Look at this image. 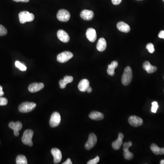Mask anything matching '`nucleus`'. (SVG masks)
I'll use <instances>...</instances> for the list:
<instances>
[{
	"instance_id": "6ab92c4d",
	"label": "nucleus",
	"mask_w": 164,
	"mask_h": 164,
	"mask_svg": "<svg viewBox=\"0 0 164 164\" xmlns=\"http://www.w3.org/2000/svg\"><path fill=\"white\" fill-rule=\"evenodd\" d=\"M143 68L144 70H146L147 73H154L157 69L156 67L152 65L148 61H145L143 64Z\"/></svg>"
},
{
	"instance_id": "f03ea898",
	"label": "nucleus",
	"mask_w": 164,
	"mask_h": 164,
	"mask_svg": "<svg viewBox=\"0 0 164 164\" xmlns=\"http://www.w3.org/2000/svg\"><path fill=\"white\" fill-rule=\"evenodd\" d=\"M20 22L22 24H25L27 22H31L34 20V15L28 11L20 12L19 14Z\"/></svg>"
},
{
	"instance_id": "ea45409f",
	"label": "nucleus",
	"mask_w": 164,
	"mask_h": 164,
	"mask_svg": "<svg viewBox=\"0 0 164 164\" xmlns=\"http://www.w3.org/2000/svg\"><path fill=\"white\" fill-rule=\"evenodd\" d=\"M163 1H164V0H163Z\"/></svg>"
},
{
	"instance_id": "58836bf2",
	"label": "nucleus",
	"mask_w": 164,
	"mask_h": 164,
	"mask_svg": "<svg viewBox=\"0 0 164 164\" xmlns=\"http://www.w3.org/2000/svg\"><path fill=\"white\" fill-rule=\"evenodd\" d=\"M160 164H164V160H161V162H160Z\"/></svg>"
},
{
	"instance_id": "a211bd4d",
	"label": "nucleus",
	"mask_w": 164,
	"mask_h": 164,
	"mask_svg": "<svg viewBox=\"0 0 164 164\" xmlns=\"http://www.w3.org/2000/svg\"><path fill=\"white\" fill-rule=\"evenodd\" d=\"M89 86V81L86 79H84L81 80L78 84V89L81 92H85L87 91V89Z\"/></svg>"
},
{
	"instance_id": "20e7f679",
	"label": "nucleus",
	"mask_w": 164,
	"mask_h": 164,
	"mask_svg": "<svg viewBox=\"0 0 164 164\" xmlns=\"http://www.w3.org/2000/svg\"><path fill=\"white\" fill-rule=\"evenodd\" d=\"M37 105L33 102H24L20 105L18 110L21 113H26L33 111L36 108Z\"/></svg>"
},
{
	"instance_id": "c9c22d12",
	"label": "nucleus",
	"mask_w": 164,
	"mask_h": 164,
	"mask_svg": "<svg viewBox=\"0 0 164 164\" xmlns=\"http://www.w3.org/2000/svg\"><path fill=\"white\" fill-rule=\"evenodd\" d=\"M4 93L3 92V89H2V86L0 85V97H2L4 95Z\"/></svg>"
},
{
	"instance_id": "c85d7f7f",
	"label": "nucleus",
	"mask_w": 164,
	"mask_h": 164,
	"mask_svg": "<svg viewBox=\"0 0 164 164\" xmlns=\"http://www.w3.org/2000/svg\"><path fill=\"white\" fill-rule=\"evenodd\" d=\"M146 48L147 50H148L149 52L150 53H153L154 52H155V48H154V46L152 43H149V44H148L146 45Z\"/></svg>"
},
{
	"instance_id": "4c0bfd02",
	"label": "nucleus",
	"mask_w": 164,
	"mask_h": 164,
	"mask_svg": "<svg viewBox=\"0 0 164 164\" xmlns=\"http://www.w3.org/2000/svg\"><path fill=\"white\" fill-rule=\"evenodd\" d=\"M87 91L88 93H91V92L92 91V89L91 88V87H90V86H89V87L88 88Z\"/></svg>"
},
{
	"instance_id": "cd10ccee",
	"label": "nucleus",
	"mask_w": 164,
	"mask_h": 164,
	"mask_svg": "<svg viewBox=\"0 0 164 164\" xmlns=\"http://www.w3.org/2000/svg\"><path fill=\"white\" fill-rule=\"evenodd\" d=\"M152 112L154 113H156L157 110L158 109V103L156 101H154L152 103Z\"/></svg>"
},
{
	"instance_id": "aec40b11",
	"label": "nucleus",
	"mask_w": 164,
	"mask_h": 164,
	"mask_svg": "<svg viewBox=\"0 0 164 164\" xmlns=\"http://www.w3.org/2000/svg\"><path fill=\"white\" fill-rule=\"evenodd\" d=\"M73 77L66 76L64 77V80H60L59 82L60 88L62 89H64L66 87L67 84L71 83L73 81Z\"/></svg>"
},
{
	"instance_id": "6e6552de",
	"label": "nucleus",
	"mask_w": 164,
	"mask_h": 164,
	"mask_svg": "<svg viewBox=\"0 0 164 164\" xmlns=\"http://www.w3.org/2000/svg\"><path fill=\"white\" fill-rule=\"evenodd\" d=\"M97 142V138L95 134L93 133H91L89 136L88 141L85 145V148L87 150H90L93 148Z\"/></svg>"
},
{
	"instance_id": "4468645a",
	"label": "nucleus",
	"mask_w": 164,
	"mask_h": 164,
	"mask_svg": "<svg viewBox=\"0 0 164 164\" xmlns=\"http://www.w3.org/2000/svg\"><path fill=\"white\" fill-rule=\"evenodd\" d=\"M86 35L88 40L91 42H94L96 40V32L95 30L92 28H89L87 29Z\"/></svg>"
},
{
	"instance_id": "dca6fc26",
	"label": "nucleus",
	"mask_w": 164,
	"mask_h": 164,
	"mask_svg": "<svg viewBox=\"0 0 164 164\" xmlns=\"http://www.w3.org/2000/svg\"><path fill=\"white\" fill-rule=\"evenodd\" d=\"M57 36L61 41L65 43L69 42L70 40V37L68 33L63 30H60L57 31Z\"/></svg>"
},
{
	"instance_id": "72a5a7b5",
	"label": "nucleus",
	"mask_w": 164,
	"mask_h": 164,
	"mask_svg": "<svg viewBox=\"0 0 164 164\" xmlns=\"http://www.w3.org/2000/svg\"><path fill=\"white\" fill-rule=\"evenodd\" d=\"M158 36L160 38H163L164 39V31H161L160 33H159Z\"/></svg>"
},
{
	"instance_id": "e433bc0d",
	"label": "nucleus",
	"mask_w": 164,
	"mask_h": 164,
	"mask_svg": "<svg viewBox=\"0 0 164 164\" xmlns=\"http://www.w3.org/2000/svg\"><path fill=\"white\" fill-rule=\"evenodd\" d=\"M13 1L16 2H28L30 0H13Z\"/></svg>"
},
{
	"instance_id": "39448f33",
	"label": "nucleus",
	"mask_w": 164,
	"mask_h": 164,
	"mask_svg": "<svg viewBox=\"0 0 164 164\" xmlns=\"http://www.w3.org/2000/svg\"><path fill=\"white\" fill-rule=\"evenodd\" d=\"M73 56V54L71 52L65 51L58 54L57 57V60L60 63H65L69 60Z\"/></svg>"
},
{
	"instance_id": "ddd939ff",
	"label": "nucleus",
	"mask_w": 164,
	"mask_h": 164,
	"mask_svg": "<svg viewBox=\"0 0 164 164\" xmlns=\"http://www.w3.org/2000/svg\"><path fill=\"white\" fill-rule=\"evenodd\" d=\"M80 17L84 20H91L94 17V13L91 10H84L81 12Z\"/></svg>"
},
{
	"instance_id": "7ed1b4c3",
	"label": "nucleus",
	"mask_w": 164,
	"mask_h": 164,
	"mask_svg": "<svg viewBox=\"0 0 164 164\" xmlns=\"http://www.w3.org/2000/svg\"><path fill=\"white\" fill-rule=\"evenodd\" d=\"M33 132L31 129H27L25 130L22 136V143L26 145H28L29 146H32L33 145L32 138L33 136Z\"/></svg>"
},
{
	"instance_id": "f257e3e1",
	"label": "nucleus",
	"mask_w": 164,
	"mask_h": 164,
	"mask_svg": "<svg viewBox=\"0 0 164 164\" xmlns=\"http://www.w3.org/2000/svg\"><path fill=\"white\" fill-rule=\"evenodd\" d=\"M133 78L132 71L131 68L127 66L125 69L122 77V83L125 86H127L130 84Z\"/></svg>"
},
{
	"instance_id": "bb28decb",
	"label": "nucleus",
	"mask_w": 164,
	"mask_h": 164,
	"mask_svg": "<svg viewBox=\"0 0 164 164\" xmlns=\"http://www.w3.org/2000/svg\"><path fill=\"white\" fill-rule=\"evenodd\" d=\"M15 66L17 68L22 71H25L27 70V67L24 64H21L20 62L17 61L15 62Z\"/></svg>"
},
{
	"instance_id": "f704fd0d",
	"label": "nucleus",
	"mask_w": 164,
	"mask_h": 164,
	"mask_svg": "<svg viewBox=\"0 0 164 164\" xmlns=\"http://www.w3.org/2000/svg\"><path fill=\"white\" fill-rule=\"evenodd\" d=\"M63 164H72V162L71 161V159L70 158H68L67 161L63 163Z\"/></svg>"
},
{
	"instance_id": "7c9ffc66",
	"label": "nucleus",
	"mask_w": 164,
	"mask_h": 164,
	"mask_svg": "<svg viewBox=\"0 0 164 164\" xmlns=\"http://www.w3.org/2000/svg\"><path fill=\"white\" fill-rule=\"evenodd\" d=\"M100 161V157L98 156L96 157L94 159L90 160L89 161H88L87 164H96L98 163Z\"/></svg>"
},
{
	"instance_id": "423d86ee",
	"label": "nucleus",
	"mask_w": 164,
	"mask_h": 164,
	"mask_svg": "<svg viewBox=\"0 0 164 164\" xmlns=\"http://www.w3.org/2000/svg\"><path fill=\"white\" fill-rule=\"evenodd\" d=\"M57 17L60 21L62 22H67L70 19V13L66 10H60V11L57 12Z\"/></svg>"
},
{
	"instance_id": "473e14b6",
	"label": "nucleus",
	"mask_w": 164,
	"mask_h": 164,
	"mask_svg": "<svg viewBox=\"0 0 164 164\" xmlns=\"http://www.w3.org/2000/svg\"><path fill=\"white\" fill-rule=\"evenodd\" d=\"M122 0H112V2L114 5H118L121 2Z\"/></svg>"
},
{
	"instance_id": "9d476101",
	"label": "nucleus",
	"mask_w": 164,
	"mask_h": 164,
	"mask_svg": "<svg viewBox=\"0 0 164 164\" xmlns=\"http://www.w3.org/2000/svg\"><path fill=\"white\" fill-rule=\"evenodd\" d=\"M129 123L133 127H139L142 125L143 121L142 119L136 116H131L129 118Z\"/></svg>"
},
{
	"instance_id": "f8f14e48",
	"label": "nucleus",
	"mask_w": 164,
	"mask_h": 164,
	"mask_svg": "<svg viewBox=\"0 0 164 164\" xmlns=\"http://www.w3.org/2000/svg\"><path fill=\"white\" fill-rule=\"evenodd\" d=\"M44 87V85L43 83H33L30 84L28 87V90L30 92H37L40 91Z\"/></svg>"
},
{
	"instance_id": "b1692460",
	"label": "nucleus",
	"mask_w": 164,
	"mask_h": 164,
	"mask_svg": "<svg viewBox=\"0 0 164 164\" xmlns=\"http://www.w3.org/2000/svg\"><path fill=\"white\" fill-rule=\"evenodd\" d=\"M89 117L92 120H100L104 118V114L98 111H93L89 114Z\"/></svg>"
},
{
	"instance_id": "c756f323",
	"label": "nucleus",
	"mask_w": 164,
	"mask_h": 164,
	"mask_svg": "<svg viewBox=\"0 0 164 164\" xmlns=\"http://www.w3.org/2000/svg\"><path fill=\"white\" fill-rule=\"evenodd\" d=\"M8 33L7 29L2 25L0 24V36H5Z\"/></svg>"
},
{
	"instance_id": "9b49d317",
	"label": "nucleus",
	"mask_w": 164,
	"mask_h": 164,
	"mask_svg": "<svg viewBox=\"0 0 164 164\" xmlns=\"http://www.w3.org/2000/svg\"><path fill=\"white\" fill-rule=\"evenodd\" d=\"M10 128L14 131V134L16 136H18L19 135V131L21 129L22 127V124L19 121L14 122H11L9 124Z\"/></svg>"
},
{
	"instance_id": "4be33fe9",
	"label": "nucleus",
	"mask_w": 164,
	"mask_h": 164,
	"mask_svg": "<svg viewBox=\"0 0 164 164\" xmlns=\"http://www.w3.org/2000/svg\"><path fill=\"white\" fill-rule=\"evenodd\" d=\"M117 27L119 31L123 33H128L130 30L129 26L123 21L118 22L117 25Z\"/></svg>"
},
{
	"instance_id": "f3484780",
	"label": "nucleus",
	"mask_w": 164,
	"mask_h": 164,
	"mask_svg": "<svg viewBox=\"0 0 164 164\" xmlns=\"http://www.w3.org/2000/svg\"><path fill=\"white\" fill-rule=\"evenodd\" d=\"M124 138V134L121 133L119 134L117 140L113 142L112 145L113 149L115 150H118L120 149L121 146L123 144V139Z\"/></svg>"
},
{
	"instance_id": "393cba45",
	"label": "nucleus",
	"mask_w": 164,
	"mask_h": 164,
	"mask_svg": "<svg viewBox=\"0 0 164 164\" xmlns=\"http://www.w3.org/2000/svg\"><path fill=\"white\" fill-rule=\"evenodd\" d=\"M118 63L116 61L112 62L110 65L108 66V69H107V73L110 76H113L115 73L114 70L118 67Z\"/></svg>"
},
{
	"instance_id": "0eeeda50",
	"label": "nucleus",
	"mask_w": 164,
	"mask_h": 164,
	"mask_svg": "<svg viewBox=\"0 0 164 164\" xmlns=\"http://www.w3.org/2000/svg\"><path fill=\"white\" fill-rule=\"evenodd\" d=\"M61 122V116L60 113L57 112L53 113L50 118V126L52 128L57 127L60 125Z\"/></svg>"
},
{
	"instance_id": "a878e982",
	"label": "nucleus",
	"mask_w": 164,
	"mask_h": 164,
	"mask_svg": "<svg viewBox=\"0 0 164 164\" xmlns=\"http://www.w3.org/2000/svg\"><path fill=\"white\" fill-rule=\"evenodd\" d=\"M16 163L17 164H27V159L24 155H19L16 158Z\"/></svg>"
},
{
	"instance_id": "2eb2a0df",
	"label": "nucleus",
	"mask_w": 164,
	"mask_h": 164,
	"mask_svg": "<svg viewBox=\"0 0 164 164\" xmlns=\"http://www.w3.org/2000/svg\"><path fill=\"white\" fill-rule=\"evenodd\" d=\"M51 153L54 157V162L55 164L60 163L62 158V155L60 149L57 148H53L51 150Z\"/></svg>"
},
{
	"instance_id": "1a4fd4ad",
	"label": "nucleus",
	"mask_w": 164,
	"mask_h": 164,
	"mask_svg": "<svg viewBox=\"0 0 164 164\" xmlns=\"http://www.w3.org/2000/svg\"><path fill=\"white\" fill-rule=\"evenodd\" d=\"M132 145V143L131 141L125 142L123 144V150H124V156L126 160H130L133 159V154L129 152V149Z\"/></svg>"
},
{
	"instance_id": "412c9836",
	"label": "nucleus",
	"mask_w": 164,
	"mask_h": 164,
	"mask_svg": "<svg viewBox=\"0 0 164 164\" xmlns=\"http://www.w3.org/2000/svg\"><path fill=\"white\" fill-rule=\"evenodd\" d=\"M107 47V42L105 39L103 37L100 38L98 42L96 48L100 52H103L106 49Z\"/></svg>"
},
{
	"instance_id": "2f4dec72",
	"label": "nucleus",
	"mask_w": 164,
	"mask_h": 164,
	"mask_svg": "<svg viewBox=\"0 0 164 164\" xmlns=\"http://www.w3.org/2000/svg\"><path fill=\"white\" fill-rule=\"evenodd\" d=\"M8 103V100L5 98L0 97V106L6 105Z\"/></svg>"
},
{
	"instance_id": "5701e85b",
	"label": "nucleus",
	"mask_w": 164,
	"mask_h": 164,
	"mask_svg": "<svg viewBox=\"0 0 164 164\" xmlns=\"http://www.w3.org/2000/svg\"><path fill=\"white\" fill-rule=\"evenodd\" d=\"M150 149L156 155L164 154V148H160L155 144H152L150 146Z\"/></svg>"
}]
</instances>
